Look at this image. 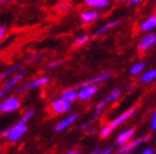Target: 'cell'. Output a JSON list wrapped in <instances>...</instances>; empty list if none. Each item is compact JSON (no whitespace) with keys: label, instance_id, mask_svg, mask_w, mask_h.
Segmentation results:
<instances>
[{"label":"cell","instance_id":"1","mask_svg":"<svg viewBox=\"0 0 156 154\" xmlns=\"http://www.w3.org/2000/svg\"><path fill=\"white\" fill-rule=\"evenodd\" d=\"M27 132V125H26V121L20 120L19 122H17L13 128L9 129V136H8V140L14 143V142H18L20 138L26 134Z\"/></svg>","mask_w":156,"mask_h":154},{"label":"cell","instance_id":"2","mask_svg":"<svg viewBox=\"0 0 156 154\" xmlns=\"http://www.w3.org/2000/svg\"><path fill=\"white\" fill-rule=\"evenodd\" d=\"M156 44V34L155 33H147L145 34L138 42V49L141 52L149 51L151 47Z\"/></svg>","mask_w":156,"mask_h":154},{"label":"cell","instance_id":"3","mask_svg":"<svg viewBox=\"0 0 156 154\" xmlns=\"http://www.w3.org/2000/svg\"><path fill=\"white\" fill-rule=\"evenodd\" d=\"M20 106V100L18 97H9L4 100V101L0 104V111H2L3 114L5 112H12L14 110H17L18 107Z\"/></svg>","mask_w":156,"mask_h":154},{"label":"cell","instance_id":"4","mask_svg":"<svg viewBox=\"0 0 156 154\" xmlns=\"http://www.w3.org/2000/svg\"><path fill=\"white\" fill-rule=\"evenodd\" d=\"M70 107H71V101H69L64 97L56 99L52 101V110L56 114H64L70 110Z\"/></svg>","mask_w":156,"mask_h":154},{"label":"cell","instance_id":"5","mask_svg":"<svg viewBox=\"0 0 156 154\" xmlns=\"http://www.w3.org/2000/svg\"><path fill=\"white\" fill-rule=\"evenodd\" d=\"M97 90H98L97 85H88V86H81L80 90L77 91V97H79L81 101L89 100L97 92Z\"/></svg>","mask_w":156,"mask_h":154},{"label":"cell","instance_id":"6","mask_svg":"<svg viewBox=\"0 0 156 154\" xmlns=\"http://www.w3.org/2000/svg\"><path fill=\"white\" fill-rule=\"evenodd\" d=\"M100 18V13L98 12V9H91V10H84L80 13V19L85 24H90V23H94L95 20H98Z\"/></svg>","mask_w":156,"mask_h":154},{"label":"cell","instance_id":"7","mask_svg":"<svg viewBox=\"0 0 156 154\" xmlns=\"http://www.w3.org/2000/svg\"><path fill=\"white\" fill-rule=\"evenodd\" d=\"M50 82V79L48 77H38V79L30 81L26 85H23L20 89H18V92H23L26 90H29V89H36V87H41V86H46Z\"/></svg>","mask_w":156,"mask_h":154},{"label":"cell","instance_id":"8","mask_svg":"<svg viewBox=\"0 0 156 154\" xmlns=\"http://www.w3.org/2000/svg\"><path fill=\"white\" fill-rule=\"evenodd\" d=\"M24 75H26L24 72H18V73H15V75L12 77V79L4 85V87L2 89V91H0V96L3 97V96L6 94V92H9V91L15 86V85H17V83L23 79V77H24Z\"/></svg>","mask_w":156,"mask_h":154},{"label":"cell","instance_id":"9","mask_svg":"<svg viewBox=\"0 0 156 154\" xmlns=\"http://www.w3.org/2000/svg\"><path fill=\"white\" fill-rule=\"evenodd\" d=\"M136 112V107H131V109H128V110H126L124 112H122L121 115H118L113 121H111V124H109V126H111L112 129H115L118 125H121L122 122H124L127 119H129L132 115H133Z\"/></svg>","mask_w":156,"mask_h":154},{"label":"cell","instance_id":"10","mask_svg":"<svg viewBox=\"0 0 156 154\" xmlns=\"http://www.w3.org/2000/svg\"><path fill=\"white\" fill-rule=\"evenodd\" d=\"M145 140H146V138H137V139H135V140L128 142L127 144L122 145V147L117 150V154H128V153H131L132 150H133L135 148H137L138 145L141 144L142 142H145Z\"/></svg>","mask_w":156,"mask_h":154},{"label":"cell","instance_id":"11","mask_svg":"<svg viewBox=\"0 0 156 154\" xmlns=\"http://www.w3.org/2000/svg\"><path fill=\"white\" fill-rule=\"evenodd\" d=\"M155 28H156V14H152L150 17H147L141 24H140V30L144 33H149Z\"/></svg>","mask_w":156,"mask_h":154},{"label":"cell","instance_id":"12","mask_svg":"<svg viewBox=\"0 0 156 154\" xmlns=\"http://www.w3.org/2000/svg\"><path fill=\"white\" fill-rule=\"evenodd\" d=\"M135 135V129L133 128H131V129H126L124 132H122L118 136H117V139H115V144L117 145H124V144H127L129 140H131V138Z\"/></svg>","mask_w":156,"mask_h":154},{"label":"cell","instance_id":"13","mask_svg":"<svg viewBox=\"0 0 156 154\" xmlns=\"http://www.w3.org/2000/svg\"><path fill=\"white\" fill-rule=\"evenodd\" d=\"M119 24V20H112V22H108V23H105L104 25H102L100 28H98L94 33H93V37L94 38H98V37H100V35H103V34H105L107 32H109L111 29H113V28H115L117 25Z\"/></svg>","mask_w":156,"mask_h":154},{"label":"cell","instance_id":"14","mask_svg":"<svg viewBox=\"0 0 156 154\" xmlns=\"http://www.w3.org/2000/svg\"><path fill=\"white\" fill-rule=\"evenodd\" d=\"M111 76H112L111 72L100 73V75H98V76H95V77H93V79H89V80H87L85 82L80 83V87H81V86H88V85H97V83H99V82H103V81L108 80Z\"/></svg>","mask_w":156,"mask_h":154},{"label":"cell","instance_id":"15","mask_svg":"<svg viewBox=\"0 0 156 154\" xmlns=\"http://www.w3.org/2000/svg\"><path fill=\"white\" fill-rule=\"evenodd\" d=\"M76 118H77V115L76 114H73V115H70V116L65 118L64 120H61L58 124L55 126V132H62V130H65L70 125H73V122L76 120Z\"/></svg>","mask_w":156,"mask_h":154},{"label":"cell","instance_id":"16","mask_svg":"<svg viewBox=\"0 0 156 154\" xmlns=\"http://www.w3.org/2000/svg\"><path fill=\"white\" fill-rule=\"evenodd\" d=\"M156 79V70H150V71H146L142 76H141V81L144 83H149L152 80Z\"/></svg>","mask_w":156,"mask_h":154},{"label":"cell","instance_id":"17","mask_svg":"<svg viewBox=\"0 0 156 154\" xmlns=\"http://www.w3.org/2000/svg\"><path fill=\"white\" fill-rule=\"evenodd\" d=\"M62 97L69 100V101H74L75 99H79L77 97V92L74 90V89H69V90H65L62 92Z\"/></svg>","mask_w":156,"mask_h":154},{"label":"cell","instance_id":"18","mask_svg":"<svg viewBox=\"0 0 156 154\" xmlns=\"http://www.w3.org/2000/svg\"><path fill=\"white\" fill-rule=\"evenodd\" d=\"M22 66V63L20 62H18V63H15V65H13L12 67H9V68H6V70L2 73V75H0V79H2V80H4L5 79V77H8V76H9V75H12V73H14L15 71H17L18 70V68Z\"/></svg>","mask_w":156,"mask_h":154},{"label":"cell","instance_id":"19","mask_svg":"<svg viewBox=\"0 0 156 154\" xmlns=\"http://www.w3.org/2000/svg\"><path fill=\"white\" fill-rule=\"evenodd\" d=\"M89 39H90V37H89L88 34H81V35H79V37H77L76 39H75L74 45H75V47H81V45H84Z\"/></svg>","mask_w":156,"mask_h":154},{"label":"cell","instance_id":"20","mask_svg":"<svg viewBox=\"0 0 156 154\" xmlns=\"http://www.w3.org/2000/svg\"><path fill=\"white\" fill-rule=\"evenodd\" d=\"M111 2L112 0H95L93 8H95V9H107L111 5Z\"/></svg>","mask_w":156,"mask_h":154},{"label":"cell","instance_id":"21","mask_svg":"<svg viewBox=\"0 0 156 154\" xmlns=\"http://www.w3.org/2000/svg\"><path fill=\"white\" fill-rule=\"evenodd\" d=\"M144 68H145V63L144 62H137L136 65H133L131 67L129 73L131 75H138V73H141L144 71Z\"/></svg>","mask_w":156,"mask_h":154},{"label":"cell","instance_id":"22","mask_svg":"<svg viewBox=\"0 0 156 154\" xmlns=\"http://www.w3.org/2000/svg\"><path fill=\"white\" fill-rule=\"evenodd\" d=\"M107 104H108V102H107V101H105V100L103 99V100H102V101H100V102H99V104L97 105V107H95V110H94V116H95V118L98 116V115H99L100 112H102V111H103V109H104V107H105V105H107Z\"/></svg>","mask_w":156,"mask_h":154},{"label":"cell","instance_id":"23","mask_svg":"<svg viewBox=\"0 0 156 154\" xmlns=\"http://www.w3.org/2000/svg\"><path fill=\"white\" fill-rule=\"evenodd\" d=\"M112 128L109 126V124L108 125H105V126H103L102 128V130H100V138L102 139H104V138H107L108 135H111V133H112Z\"/></svg>","mask_w":156,"mask_h":154},{"label":"cell","instance_id":"24","mask_svg":"<svg viewBox=\"0 0 156 154\" xmlns=\"http://www.w3.org/2000/svg\"><path fill=\"white\" fill-rule=\"evenodd\" d=\"M33 114H34V110H32V109H30V110H28V111H26V114L24 115H23V118H22V120L23 121H28L30 118H32L33 116Z\"/></svg>","mask_w":156,"mask_h":154},{"label":"cell","instance_id":"25","mask_svg":"<svg viewBox=\"0 0 156 154\" xmlns=\"http://www.w3.org/2000/svg\"><path fill=\"white\" fill-rule=\"evenodd\" d=\"M57 9L60 12H67L69 10V3H65V2H62L57 5Z\"/></svg>","mask_w":156,"mask_h":154},{"label":"cell","instance_id":"26","mask_svg":"<svg viewBox=\"0 0 156 154\" xmlns=\"http://www.w3.org/2000/svg\"><path fill=\"white\" fill-rule=\"evenodd\" d=\"M62 63V61H56V62H52V63H50L48 66H47V70H52V68H56V67H58V66H61Z\"/></svg>","mask_w":156,"mask_h":154},{"label":"cell","instance_id":"27","mask_svg":"<svg viewBox=\"0 0 156 154\" xmlns=\"http://www.w3.org/2000/svg\"><path fill=\"white\" fill-rule=\"evenodd\" d=\"M112 152H113L112 147H107L105 149H100V153L99 154H111Z\"/></svg>","mask_w":156,"mask_h":154},{"label":"cell","instance_id":"28","mask_svg":"<svg viewBox=\"0 0 156 154\" xmlns=\"http://www.w3.org/2000/svg\"><path fill=\"white\" fill-rule=\"evenodd\" d=\"M151 128H152V130H156V111L154 112V115H152V122H151Z\"/></svg>","mask_w":156,"mask_h":154},{"label":"cell","instance_id":"29","mask_svg":"<svg viewBox=\"0 0 156 154\" xmlns=\"http://www.w3.org/2000/svg\"><path fill=\"white\" fill-rule=\"evenodd\" d=\"M142 2H145V0H128V4L129 5H138V4H141Z\"/></svg>","mask_w":156,"mask_h":154},{"label":"cell","instance_id":"30","mask_svg":"<svg viewBox=\"0 0 156 154\" xmlns=\"http://www.w3.org/2000/svg\"><path fill=\"white\" fill-rule=\"evenodd\" d=\"M5 30H6L5 25H2V27H0V38H3V37H4V34H5Z\"/></svg>","mask_w":156,"mask_h":154},{"label":"cell","instance_id":"31","mask_svg":"<svg viewBox=\"0 0 156 154\" xmlns=\"http://www.w3.org/2000/svg\"><path fill=\"white\" fill-rule=\"evenodd\" d=\"M84 2H85V4H87L88 6L93 8V5H94V2H95V0H84Z\"/></svg>","mask_w":156,"mask_h":154},{"label":"cell","instance_id":"32","mask_svg":"<svg viewBox=\"0 0 156 154\" xmlns=\"http://www.w3.org/2000/svg\"><path fill=\"white\" fill-rule=\"evenodd\" d=\"M40 57H41V55H34V56H32V57H29L28 62H32V61H36V59H38Z\"/></svg>","mask_w":156,"mask_h":154},{"label":"cell","instance_id":"33","mask_svg":"<svg viewBox=\"0 0 156 154\" xmlns=\"http://www.w3.org/2000/svg\"><path fill=\"white\" fill-rule=\"evenodd\" d=\"M2 136L3 138H8V136H9V129L3 130V132H2Z\"/></svg>","mask_w":156,"mask_h":154},{"label":"cell","instance_id":"34","mask_svg":"<svg viewBox=\"0 0 156 154\" xmlns=\"http://www.w3.org/2000/svg\"><path fill=\"white\" fill-rule=\"evenodd\" d=\"M142 154H154V150L150 149V148H147V149H145V150L142 152Z\"/></svg>","mask_w":156,"mask_h":154},{"label":"cell","instance_id":"35","mask_svg":"<svg viewBox=\"0 0 156 154\" xmlns=\"http://www.w3.org/2000/svg\"><path fill=\"white\" fill-rule=\"evenodd\" d=\"M66 154H81V153L77 152V150H70V152H67Z\"/></svg>","mask_w":156,"mask_h":154},{"label":"cell","instance_id":"36","mask_svg":"<svg viewBox=\"0 0 156 154\" xmlns=\"http://www.w3.org/2000/svg\"><path fill=\"white\" fill-rule=\"evenodd\" d=\"M99 153H100V149H99V148H97V149H94V150H93L90 154H99Z\"/></svg>","mask_w":156,"mask_h":154},{"label":"cell","instance_id":"37","mask_svg":"<svg viewBox=\"0 0 156 154\" xmlns=\"http://www.w3.org/2000/svg\"><path fill=\"white\" fill-rule=\"evenodd\" d=\"M0 2L4 4V3H12V2H15V0H0Z\"/></svg>","mask_w":156,"mask_h":154},{"label":"cell","instance_id":"38","mask_svg":"<svg viewBox=\"0 0 156 154\" xmlns=\"http://www.w3.org/2000/svg\"><path fill=\"white\" fill-rule=\"evenodd\" d=\"M112 2H117V3H121V2H126V0H112Z\"/></svg>","mask_w":156,"mask_h":154}]
</instances>
